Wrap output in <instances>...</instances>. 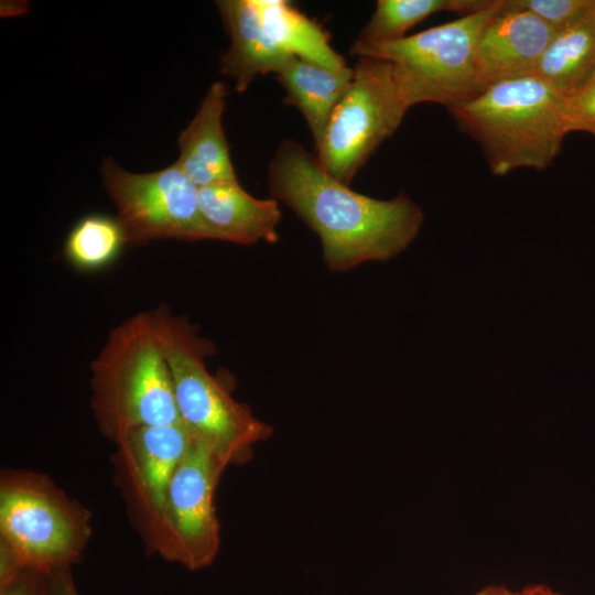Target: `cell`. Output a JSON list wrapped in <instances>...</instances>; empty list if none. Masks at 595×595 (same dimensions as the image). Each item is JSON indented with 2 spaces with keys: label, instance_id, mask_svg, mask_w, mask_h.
Masks as SVG:
<instances>
[{
  "label": "cell",
  "instance_id": "1",
  "mask_svg": "<svg viewBox=\"0 0 595 595\" xmlns=\"http://www.w3.org/2000/svg\"><path fill=\"white\" fill-rule=\"evenodd\" d=\"M272 197L289 206L321 240L331 271L388 261L405 250L424 220L405 194L379 199L332 177L301 143L283 140L268 167Z\"/></svg>",
  "mask_w": 595,
  "mask_h": 595
},
{
  "label": "cell",
  "instance_id": "2",
  "mask_svg": "<svg viewBox=\"0 0 595 595\" xmlns=\"http://www.w3.org/2000/svg\"><path fill=\"white\" fill-rule=\"evenodd\" d=\"M447 110L497 176L547 169L567 134L565 97L536 75L498 82Z\"/></svg>",
  "mask_w": 595,
  "mask_h": 595
},
{
  "label": "cell",
  "instance_id": "3",
  "mask_svg": "<svg viewBox=\"0 0 595 595\" xmlns=\"http://www.w3.org/2000/svg\"><path fill=\"white\" fill-rule=\"evenodd\" d=\"M90 369L91 411L113 444L132 430L181 421L152 311L115 326Z\"/></svg>",
  "mask_w": 595,
  "mask_h": 595
},
{
  "label": "cell",
  "instance_id": "4",
  "mask_svg": "<svg viewBox=\"0 0 595 595\" xmlns=\"http://www.w3.org/2000/svg\"><path fill=\"white\" fill-rule=\"evenodd\" d=\"M152 315L181 422L227 467L246 463L253 446L271 436L272 428L236 401L226 383L209 372L206 357L214 347L186 317L163 305Z\"/></svg>",
  "mask_w": 595,
  "mask_h": 595
},
{
  "label": "cell",
  "instance_id": "5",
  "mask_svg": "<svg viewBox=\"0 0 595 595\" xmlns=\"http://www.w3.org/2000/svg\"><path fill=\"white\" fill-rule=\"evenodd\" d=\"M91 513L47 475L0 473V581L28 569L51 574L82 561Z\"/></svg>",
  "mask_w": 595,
  "mask_h": 595
},
{
  "label": "cell",
  "instance_id": "6",
  "mask_svg": "<svg viewBox=\"0 0 595 595\" xmlns=\"http://www.w3.org/2000/svg\"><path fill=\"white\" fill-rule=\"evenodd\" d=\"M502 6L504 0H491L482 10L396 41L356 40L350 53L390 62L411 107L431 102L447 108L479 93V37Z\"/></svg>",
  "mask_w": 595,
  "mask_h": 595
},
{
  "label": "cell",
  "instance_id": "7",
  "mask_svg": "<svg viewBox=\"0 0 595 595\" xmlns=\"http://www.w3.org/2000/svg\"><path fill=\"white\" fill-rule=\"evenodd\" d=\"M353 78L316 145V158L337 181L349 185L411 108L393 65L358 57Z\"/></svg>",
  "mask_w": 595,
  "mask_h": 595
},
{
  "label": "cell",
  "instance_id": "8",
  "mask_svg": "<svg viewBox=\"0 0 595 595\" xmlns=\"http://www.w3.org/2000/svg\"><path fill=\"white\" fill-rule=\"evenodd\" d=\"M101 175L127 244L214 239L199 208L198 187L175 163L155 172L131 173L107 158Z\"/></svg>",
  "mask_w": 595,
  "mask_h": 595
},
{
  "label": "cell",
  "instance_id": "9",
  "mask_svg": "<svg viewBox=\"0 0 595 595\" xmlns=\"http://www.w3.org/2000/svg\"><path fill=\"white\" fill-rule=\"evenodd\" d=\"M226 468L207 446L193 439L172 476L154 554L191 571L214 562L220 548L215 491Z\"/></svg>",
  "mask_w": 595,
  "mask_h": 595
},
{
  "label": "cell",
  "instance_id": "10",
  "mask_svg": "<svg viewBox=\"0 0 595 595\" xmlns=\"http://www.w3.org/2000/svg\"><path fill=\"white\" fill-rule=\"evenodd\" d=\"M192 441L180 421L132 430L115 443L113 482L148 554L154 553L167 489Z\"/></svg>",
  "mask_w": 595,
  "mask_h": 595
},
{
  "label": "cell",
  "instance_id": "11",
  "mask_svg": "<svg viewBox=\"0 0 595 595\" xmlns=\"http://www.w3.org/2000/svg\"><path fill=\"white\" fill-rule=\"evenodd\" d=\"M554 34L539 18L504 0L479 37V93L498 82L534 75Z\"/></svg>",
  "mask_w": 595,
  "mask_h": 595
},
{
  "label": "cell",
  "instance_id": "12",
  "mask_svg": "<svg viewBox=\"0 0 595 595\" xmlns=\"http://www.w3.org/2000/svg\"><path fill=\"white\" fill-rule=\"evenodd\" d=\"M227 95L224 83H213L178 137L175 164L198 188L238 182L221 123Z\"/></svg>",
  "mask_w": 595,
  "mask_h": 595
},
{
  "label": "cell",
  "instance_id": "13",
  "mask_svg": "<svg viewBox=\"0 0 595 595\" xmlns=\"http://www.w3.org/2000/svg\"><path fill=\"white\" fill-rule=\"evenodd\" d=\"M198 203L216 240L255 245L279 239L282 213L274 197H253L234 182L198 188Z\"/></svg>",
  "mask_w": 595,
  "mask_h": 595
},
{
  "label": "cell",
  "instance_id": "14",
  "mask_svg": "<svg viewBox=\"0 0 595 595\" xmlns=\"http://www.w3.org/2000/svg\"><path fill=\"white\" fill-rule=\"evenodd\" d=\"M216 4L230 36L220 72L235 80L238 93L259 75L279 74L293 58L264 30L256 0H221Z\"/></svg>",
  "mask_w": 595,
  "mask_h": 595
},
{
  "label": "cell",
  "instance_id": "15",
  "mask_svg": "<svg viewBox=\"0 0 595 595\" xmlns=\"http://www.w3.org/2000/svg\"><path fill=\"white\" fill-rule=\"evenodd\" d=\"M353 73V68L348 66L335 71L293 57L277 74L285 90L284 101L301 111L315 147L335 107L347 90Z\"/></svg>",
  "mask_w": 595,
  "mask_h": 595
},
{
  "label": "cell",
  "instance_id": "16",
  "mask_svg": "<svg viewBox=\"0 0 595 595\" xmlns=\"http://www.w3.org/2000/svg\"><path fill=\"white\" fill-rule=\"evenodd\" d=\"M536 76L563 97L595 77V7L555 32L537 66Z\"/></svg>",
  "mask_w": 595,
  "mask_h": 595
},
{
  "label": "cell",
  "instance_id": "17",
  "mask_svg": "<svg viewBox=\"0 0 595 595\" xmlns=\"http://www.w3.org/2000/svg\"><path fill=\"white\" fill-rule=\"evenodd\" d=\"M262 25L269 36L289 55L339 71L347 65L331 45V35L284 0H256Z\"/></svg>",
  "mask_w": 595,
  "mask_h": 595
},
{
  "label": "cell",
  "instance_id": "18",
  "mask_svg": "<svg viewBox=\"0 0 595 595\" xmlns=\"http://www.w3.org/2000/svg\"><path fill=\"white\" fill-rule=\"evenodd\" d=\"M491 0H378L358 41L382 43L404 37L405 32L428 17L451 11L461 15L484 9Z\"/></svg>",
  "mask_w": 595,
  "mask_h": 595
},
{
  "label": "cell",
  "instance_id": "19",
  "mask_svg": "<svg viewBox=\"0 0 595 595\" xmlns=\"http://www.w3.org/2000/svg\"><path fill=\"white\" fill-rule=\"evenodd\" d=\"M127 244L117 218L91 214L80 218L68 232L64 257L77 271L95 272L109 267Z\"/></svg>",
  "mask_w": 595,
  "mask_h": 595
},
{
  "label": "cell",
  "instance_id": "20",
  "mask_svg": "<svg viewBox=\"0 0 595 595\" xmlns=\"http://www.w3.org/2000/svg\"><path fill=\"white\" fill-rule=\"evenodd\" d=\"M508 3L532 13L558 32L585 14L593 0H508Z\"/></svg>",
  "mask_w": 595,
  "mask_h": 595
},
{
  "label": "cell",
  "instance_id": "21",
  "mask_svg": "<svg viewBox=\"0 0 595 595\" xmlns=\"http://www.w3.org/2000/svg\"><path fill=\"white\" fill-rule=\"evenodd\" d=\"M564 117L567 133L584 131L595 139V77L565 98Z\"/></svg>",
  "mask_w": 595,
  "mask_h": 595
},
{
  "label": "cell",
  "instance_id": "22",
  "mask_svg": "<svg viewBox=\"0 0 595 595\" xmlns=\"http://www.w3.org/2000/svg\"><path fill=\"white\" fill-rule=\"evenodd\" d=\"M46 575L28 569L21 570L0 583V595H46Z\"/></svg>",
  "mask_w": 595,
  "mask_h": 595
},
{
  "label": "cell",
  "instance_id": "23",
  "mask_svg": "<svg viewBox=\"0 0 595 595\" xmlns=\"http://www.w3.org/2000/svg\"><path fill=\"white\" fill-rule=\"evenodd\" d=\"M46 595H79L72 569H63L46 575Z\"/></svg>",
  "mask_w": 595,
  "mask_h": 595
},
{
  "label": "cell",
  "instance_id": "24",
  "mask_svg": "<svg viewBox=\"0 0 595 595\" xmlns=\"http://www.w3.org/2000/svg\"><path fill=\"white\" fill-rule=\"evenodd\" d=\"M474 595H561V594L553 592L551 588H549L545 585H531L519 592L509 591L504 585H499V586L490 585L480 589Z\"/></svg>",
  "mask_w": 595,
  "mask_h": 595
},
{
  "label": "cell",
  "instance_id": "25",
  "mask_svg": "<svg viewBox=\"0 0 595 595\" xmlns=\"http://www.w3.org/2000/svg\"><path fill=\"white\" fill-rule=\"evenodd\" d=\"M594 7H595V0H594Z\"/></svg>",
  "mask_w": 595,
  "mask_h": 595
}]
</instances>
